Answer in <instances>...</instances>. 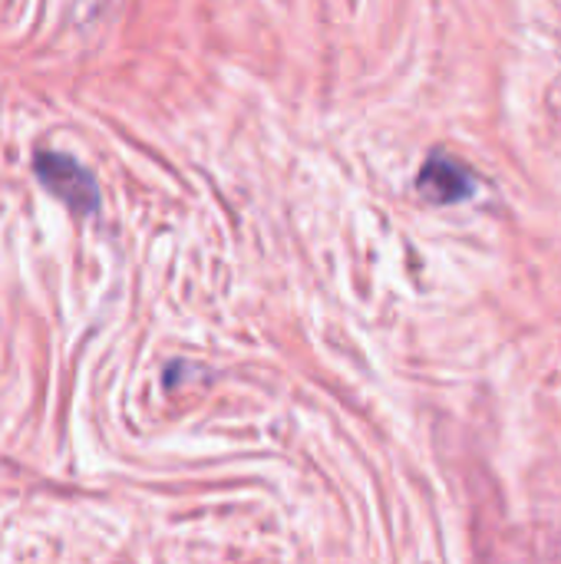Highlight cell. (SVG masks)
I'll return each instance as SVG.
<instances>
[{
  "label": "cell",
  "mask_w": 561,
  "mask_h": 564,
  "mask_svg": "<svg viewBox=\"0 0 561 564\" xmlns=\"http://www.w3.org/2000/svg\"><path fill=\"white\" fill-rule=\"evenodd\" d=\"M33 172L36 178L43 182V188L60 198L63 205H69L73 212L79 215H89L99 208V188H96V178L86 165H79L73 155H63V152H36L33 159Z\"/></svg>",
  "instance_id": "1"
},
{
  "label": "cell",
  "mask_w": 561,
  "mask_h": 564,
  "mask_svg": "<svg viewBox=\"0 0 561 564\" xmlns=\"http://www.w3.org/2000/svg\"><path fill=\"white\" fill-rule=\"evenodd\" d=\"M417 185H420V192H423L430 202H436V205L463 202V198H470V195L476 192L473 172H470L460 159L443 155V152H436V155H430V159L423 162V169H420V175H417Z\"/></svg>",
  "instance_id": "2"
}]
</instances>
